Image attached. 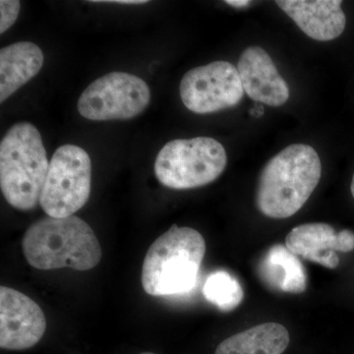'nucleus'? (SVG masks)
Returning <instances> with one entry per match:
<instances>
[{
  "label": "nucleus",
  "mask_w": 354,
  "mask_h": 354,
  "mask_svg": "<svg viewBox=\"0 0 354 354\" xmlns=\"http://www.w3.org/2000/svg\"><path fill=\"white\" fill-rule=\"evenodd\" d=\"M150 101V88L143 79L124 72H111L83 91L77 108L88 120H125L143 113Z\"/></svg>",
  "instance_id": "0eeeda50"
},
{
  "label": "nucleus",
  "mask_w": 354,
  "mask_h": 354,
  "mask_svg": "<svg viewBox=\"0 0 354 354\" xmlns=\"http://www.w3.org/2000/svg\"><path fill=\"white\" fill-rule=\"evenodd\" d=\"M48 169L39 130L30 122L14 124L0 143V188L6 201L20 211L36 208Z\"/></svg>",
  "instance_id": "20e7f679"
},
{
  "label": "nucleus",
  "mask_w": 354,
  "mask_h": 354,
  "mask_svg": "<svg viewBox=\"0 0 354 354\" xmlns=\"http://www.w3.org/2000/svg\"><path fill=\"white\" fill-rule=\"evenodd\" d=\"M46 329L43 310L14 288H0V348L25 351L36 346Z\"/></svg>",
  "instance_id": "1a4fd4ad"
},
{
  "label": "nucleus",
  "mask_w": 354,
  "mask_h": 354,
  "mask_svg": "<svg viewBox=\"0 0 354 354\" xmlns=\"http://www.w3.org/2000/svg\"><path fill=\"white\" fill-rule=\"evenodd\" d=\"M106 3L127 4V6H139V4L148 3L147 0H115V1H102Z\"/></svg>",
  "instance_id": "a211bd4d"
},
{
  "label": "nucleus",
  "mask_w": 354,
  "mask_h": 354,
  "mask_svg": "<svg viewBox=\"0 0 354 354\" xmlns=\"http://www.w3.org/2000/svg\"><path fill=\"white\" fill-rule=\"evenodd\" d=\"M290 344V334L283 325L265 323L221 342L215 354H283Z\"/></svg>",
  "instance_id": "2eb2a0df"
},
{
  "label": "nucleus",
  "mask_w": 354,
  "mask_h": 354,
  "mask_svg": "<svg viewBox=\"0 0 354 354\" xmlns=\"http://www.w3.org/2000/svg\"><path fill=\"white\" fill-rule=\"evenodd\" d=\"M258 276L268 288L279 292L300 295L306 290L307 274L297 256L286 246H272L257 268Z\"/></svg>",
  "instance_id": "4468645a"
},
{
  "label": "nucleus",
  "mask_w": 354,
  "mask_h": 354,
  "mask_svg": "<svg viewBox=\"0 0 354 354\" xmlns=\"http://www.w3.org/2000/svg\"><path fill=\"white\" fill-rule=\"evenodd\" d=\"M206 242L196 230L172 225L149 248L142 269V286L152 297L188 292L196 285Z\"/></svg>",
  "instance_id": "7ed1b4c3"
},
{
  "label": "nucleus",
  "mask_w": 354,
  "mask_h": 354,
  "mask_svg": "<svg viewBox=\"0 0 354 354\" xmlns=\"http://www.w3.org/2000/svg\"><path fill=\"white\" fill-rule=\"evenodd\" d=\"M244 93L239 69L225 60L189 70L179 86L184 106L198 114L234 108Z\"/></svg>",
  "instance_id": "6e6552de"
},
{
  "label": "nucleus",
  "mask_w": 354,
  "mask_h": 354,
  "mask_svg": "<svg viewBox=\"0 0 354 354\" xmlns=\"http://www.w3.org/2000/svg\"><path fill=\"white\" fill-rule=\"evenodd\" d=\"M321 174L322 165L313 147H286L261 172L256 192L258 209L268 218H290L308 201Z\"/></svg>",
  "instance_id": "f257e3e1"
},
{
  "label": "nucleus",
  "mask_w": 354,
  "mask_h": 354,
  "mask_svg": "<svg viewBox=\"0 0 354 354\" xmlns=\"http://www.w3.org/2000/svg\"><path fill=\"white\" fill-rule=\"evenodd\" d=\"M203 295L208 301L223 312H230L236 308L244 297L239 281L223 270L209 274L203 286Z\"/></svg>",
  "instance_id": "dca6fc26"
},
{
  "label": "nucleus",
  "mask_w": 354,
  "mask_h": 354,
  "mask_svg": "<svg viewBox=\"0 0 354 354\" xmlns=\"http://www.w3.org/2000/svg\"><path fill=\"white\" fill-rule=\"evenodd\" d=\"M276 3L306 36L315 41H333L346 28L341 0H278Z\"/></svg>",
  "instance_id": "f8f14e48"
},
{
  "label": "nucleus",
  "mask_w": 354,
  "mask_h": 354,
  "mask_svg": "<svg viewBox=\"0 0 354 354\" xmlns=\"http://www.w3.org/2000/svg\"><path fill=\"white\" fill-rule=\"evenodd\" d=\"M92 184V162L80 147H59L50 162L41 191V204L50 218H68L88 202Z\"/></svg>",
  "instance_id": "423d86ee"
},
{
  "label": "nucleus",
  "mask_w": 354,
  "mask_h": 354,
  "mask_svg": "<svg viewBox=\"0 0 354 354\" xmlns=\"http://www.w3.org/2000/svg\"><path fill=\"white\" fill-rule=\"evenodd\" d=\"M251 115L255 116V118H260L264 113V109L261 106H256L255 108L251 109Z\"/></svg>",
  "instance_id": "aec40b11"
},
{
  "label": "nucleus",
  "mask_w": 354,
  "mask_h": 354,
  "mask_svg": "<svg viewBox=\"0 0 354 354\" xmlns=\"http://www.w3.org/2000/svg\"><path fill=\"white\" fill-rule=\"evenodd\" d=\"M44 53L36 44L20 41L0 50V102H6L16 91L41 71Z\"/></svg>",
  "instance_id": "ddd939ff"
},
{
  "label": "nucleus",
  "mask_w": 354,
  "mask_h": 354,
  "mask_svg": "<svg viewBox=\"0 0 354 354\" xmlns=\"http://www.w3.org/2000/svg\"><path fill=\"white\" fill-rule=\"evenodd\" d=\"M225 3L228 6L235 7V8H243V7L248 6L251 1L248 0H227Z\"/></svg>",
  "instance_id": "6ab92c4d"
},
{
  "label": "nucleus",
  "mask_w": 354,
  "mask_h": 354,
  "mask_svg": "<svg viewBox=\"0 0 354 354\" xmlns=\"http://www.w3.org/2000/svg\"><path fill=\"white\" fill-rule=\"evenodd\" d=\"M286 246L295 255L333 270L339 264L337 251L354 250V232H337L329 223H305L288 232Z\"/></svg>",
  "instance_id": "9d476101"
},
{
  "label": "nucleus",
  "mask_w": 354,
  "mask_h": 354,
  "mask_svg": "<svg viewBox=\"0 0 354 354\" xmlns=\"http://www.w3.org/2000/svg\"><path fill=\"white\" fill-rule=\"evenodd\" d=\"M21 8L17 0H1L0 1V32L3 34L17 20Z\"/></svg>",
  "instance_id": "f3484780"
},
{
  "label": "nucleus",
  "mask_w": 354,
  "mask_h": 354,
  "mask_svg": "<svg viewBox=\"0 0 354 354\" xmlns=\"http://www.w3.org/2000/svg\"><path fill=\"white\" fill-rule=\"evenodd\" d=\"M139 354H156V353H139Z\"/></svg>",
  "instance_id": "4be33fe9"
},
{
  "label": "nucleus",
  "mask_w": 354,
  "mask_h": 354,
  "mask_svg": "<svg viewBox=\"0 0 354 354\" xmlns=\"http://www.w3.org/2000/svg\"><path fill=\"white\" fill-rule=\"evenodd\" d=\"M237 69L244 92L253 101L277 108L290 99V87L269 53L260 46L247 48L239 58Z\"/></svg>",
  "instance_id": "9b49d317"
},
{
  "label": "nucleus",
  "mask_w": 354,
  "mask_h": 354,
  "mask_svg": "<svg viewBox=\"0 0 354 354\" xmlns=\"http://www.w3.org/2000/svg\"><path fill=\"white\" fill-rule=\"evenodd\" d=\"M22 250L32 267L43 271L85 272L99 265L102 247L92 227L78 216L41 218L23 236Z\"/></svg>",
  "instance_id": "f03ea898"
},
{
  "label": "nucleus",
  "mask_w": 354,
  "mask_h": 354,
  "mask_svg": "<svg viewBox=\"0 0 354 354\" xmlns=\"http://www.w3.org/2000/svg\"><path fill=\"white\" fill-rule=\"evenodd\" d=\"M351 194H353V197L354 198V174L353 177V181H351Z\"/></svg>",
  "instance_id": "412c9836"
},
{
  "label": "nucleus",
  "mask_w": 354,
  "mask_h": 354,
  "mask_svg": "<svg viewBox=\"0 0 354 354\" xmlns=\"http://www.w3.org/2000/svg\"><path fill=\"white\" fill-rule=\"evenodd\" d=\"M227 165L225 147L216 139H176L165 144L158 153L155 174L165 187L194 189L214 183Z\"/></svg>",
  "instance_id": "39448f33"
}]
</instances>
